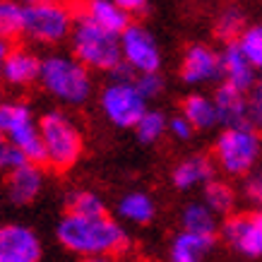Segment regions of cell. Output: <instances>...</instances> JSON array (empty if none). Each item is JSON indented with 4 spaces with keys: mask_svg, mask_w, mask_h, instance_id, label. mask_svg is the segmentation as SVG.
I'll return each instance as SVG.
<instances>
[{
    "mask_svg": "<svg viewBox=\"0 0 262 262\" xmlns=\"http://www.w3.org/2000/svg\"><path fill=\"white\" fill-rule=\"evenodd\" d=\"M166 130H168V120H166L164 113L161 111H147L142 116V120L135 125V135L142 144H154L166 135Z\"/></svg>",
    "mask_w": 262,
    "mask_h": 262,
    "instance_id": "484cf974",
    "label": "cell"
},
{
    "mask_svg": "<svg viewBox=\"0 0 262 262\" xmlns=\"http://www.w3.org/2000/svg\"><path fill=\"white\" fill-rule=\"evenodd\" d=\"M120 8L125 10L127 15H133V12L142 15V12H147V3L144 0H120Z\"/></svg>",
    "mask_w": 262,
    "mask_h": 262,
    "instance_id": "836d02e7",
    "label": "cell"
},
{
    "mask_svg": "<svg viewBox=\"0 0 262 262\" xmlns=\"http://www.w3.org/2000/svg\"><path fill=\"white\" fill-rule=\"evenodd\" d=\"M219 58H222L224 84H231V87L241 89V92H248L257 82L255 80V68L250 65V60L241 51L238 43H226L224 51L219 53Z\"/></svg>",
    "mask_w": 262,
    "mask_h": 262,
    "instance_id": "4fadbf2b",
    "label": "cell"
},
{
    "mask_svg": "<svg viewBox=\"0 0 262 262\" xmlns=\"http://www.w3.org/2000/svg\"><path fill=\"white\" fill-rule=\"evenodd\" d=\"M205 205L214 212L216 216L219 214H229L233 205H236V192L231 188L229 183L224 181H209L205 185Z\"/></svg>",
    "mask_w": 262,
    "mask_h": 262,
    "instance_id": "603a6c76",
    "label": "cell"
},
{
    "mask_svg": "<svg viewBox=\"0 0 262 262\" xmlns=\"http://www.w3.org/2000/svg\"><path fill=\"white\" fill-rule=\"evenodd\" d=\"M181 226L185 233H195V236H205V238H214L216 236V214L205 205V202H192L181 212Z\"/></svg>",
    "mask_w": 262,
    "mask_h": 262,
    "instance_id": "d6986e66",
    "label": "cell"
},
{
    "mask_svg": "<svg viewBox=\"0 0 262 262\" xmlns=\"http://www.w3.org/2000/svg\"><path fill=\"white\" fill-rule=\"evenodd\" d=\"M262 154V140L260 135L243 127H224L222 135L216 137L214 157L216 164L224 173L229 176H246L250 173Z\"/></svg>",
    "mask_w": 262,
    "mask_h": 262,
    "instance_id": "8992f818",
    "label": "cell"
},
{
    "mask_svg": "<svg viewBox=\"0 0 262 262\" xmlns=\"http://www.w3.org/2000/svg\"><path fill=\"white\" fill-rule=\"evenodd\" d=\"M84 15L96 22L101 29L111 34H123L130 27V15H127L125 10L120 8V3H113V0H94V3H89V8Z\"/></svg>",
    "mask_w": 262,
    "mask_h": 262,
    "instance_id": "e0dca14e",
    "label": "cell"
},
{
    "mask_svg": "<svg viewBox=\"0 0 262 262\" xmlns=\"http://www.w3.org/2000/svg\"><path fill=\"white\" fill-rule=\"evenodd\" d=\"M248 195L253 200H257V202H262V171L248 181Z\"/></svg>",
    "mask_w": 262,
    "mask_h": 262,
    "instance_id": "d6a6232c",
    "label": "cell"
},
{
    "mask_svg": "<svg viewBox=\"0 0 262 262\" xmlns=\"http://www.w3.org/2000/svg\"><path fill=\"white\" fill-rule=\"evenodd\" d=\"M246 125L257 135L262 133V80L246 92Z\"/></svg>",
    "mask_w": 262,
    "mask_h": 262,
    "instance_id": "f1b7e54d",
    "label": "cell"
},
{
    "mask_svg": "<svg viewBox=\"0 0 262 262\" xmlns=\"http://www.w3.org/2000/svg\"><path fill=\"white\" fill-rule=\"evenodd\" d=\"M43 190V171L39 164H24L22 168L5 176V195L12 205H32Z\"/></svg>",
    "mask_w": 262,
    "mask_h": 262,
    "instance_id": "7c38bea8",
    "label": "cell"
},
{
    "mask_svg": "<svg viewBox=\"0 0 262 262\" xmlns=\"http://www.w3.org/2000/svg\"><path fill=\"white\" fill-rule=\"evenodd\" d=\"M39 236L22 224L0 226V262H39Z\"/></svg>",
    "mask_w": 262,
    "mask_h": 262,
    "instance_id": "30bf717a",
    "label": "cell"
},
{
    "mask_svg": "<svg viewBox=\"0 0 262 262\" xmlns=\"http://www.w3.org/2000/svg\"><path fill=\"white\" fill-rule=\"evenodd\" d=\"M41 87L58 101L80 106L92 94V75L75 56L53 53L41 60Z\"/></svg>",
    "mask_w": 262,
    "mask_h": 262,
    "instance_id": "3957f363",
    "label": "cell"
},
{
    "mask_svg": "<svg viewBox=\"0 0 262 262\" xmlns=\"http://www.w3.org/2000/svg\"><path fill=\"white\" fill-rule=\"evenodd\" d=\"M34 123L32 108L24 101H0V133L3 137H10L19 127Z\"/></svg>",
    "mask_w": 262,
    "mask_h": 262,
    "instance_id": "7402d4cb",
    "label": "cell"
},
{
    "mask_svg": "<svg viewBox=\"0 0 262 262\" xmlns=\"http://www.w3.org/2000/svg\"><path fill=\"white\" fill-rule=\"evenodd\" d=\"M181 77L185 84H207V82L222 80V58L209 46L192 43L183 53Z\"/></svg>",
    "mask_w": 262,
    "mask_h": 262,
    "instance_id": "8fae6325",
    "label": "cell"
},
{
    "mask_svg": "<svg viewBox=\"0 0 262 262\" xmlns=\"http://www.w3.org/2000/svg\"><path fill=\"white\" fill-rule=\"evenodd\" d=\"M212 246H214V238L181 231L171 243V262H205Z\"/></svg>",
    "mask_w": 262,
    "mask_h": 262,
    "instance_id": "ffe728a7",
    "label": "cell"
},
{
    "mask_svg": "<svg viewBox=\"0 0 262 262\" xmlns=\"http://www.w3.org/2000/svg\"><path fill=\"white\" fill-rule=\"evenodd\" d=\"M168 133H171L176 140H188L195 130H192V125L183 118V116H173V118H168Z\"/></svg>",
    "mask_w": 262,
    "mask_h": 262,
    "instance_id": "1f68e13d",
    "label": "cell"
},
{
    "mask_svg": "<svg viewBox=\"0 0 262 262\" xmlns=\"http://www.w3.org/2000/svg\"><path fill=\"white\" fill-rule=\"evenodd\" d=\"M24 164H29V161H27V157H24V154L17 149V147H12L8 140L0 144V173L10 176L12 171L22 168Z\"/></svg>",
    "mask_w": 262,
    "mask_h": 262,
    "instance_id": "f546056e",
    "label": "cell"
},
{
    "mask_svg": "<svg viewBox=\"0 0 262 262\" xmlns=\"http://www.w3.org/2000/svg\"><path fill=\"white\" fill-rule=\"evenodd\" d=\"M183 118L192 125V130H209V127L219 125V116H216L214 99L207 94H190L183 101Z\"/></svg>",
    "mask_w": 262,
    "mask_h": 262,
    "instance_id": "ac0fdd59",
    "label": "cell"
},
{
    "mask_svg": "<svg viewBox=\"0 0 262 262\" xmlns=\"http://www.w3.org/2000/svg\"><path fill=\"white\" fill-rule=\"evenodd\" d=\"M72 56L77 58L87 70L118 72L123 56H120V36L101 29L87 15L75 19V29L70 34Z\"/></svg>",
    "mask_w": 262,
    "mask_h": 262,
    "instance_id": "7a4b0ae2",
    "label": "cell"
},
{
    "mask_svg": "<svg viewBox=\"0 0 262 262\" xmlns=\"http://www.w3.org/2000/svg\"><path fill=\"white\" fill-rule=\"evenodd\" d=\"M68 214L75 216H106L103 200L92 190H77L68 198Z\"/></svg>",
    "mask_w": 262,
    "mask_h": 262,
    "instance_id": "d4e9b609",
    "label": "cell"
},
{
    "mask_svg": "<svg viewBox=\"0 0 262 262\" xmlns=\"http://www.w3.org/2000/svg\"><path fill=\"white\" fill-rule=\"evenodd\" d=\"M56 236L70 253L87 257H111L127 246V233L116 219L108 216L65 214L58 222Z\"/></svg>",
    "mask_w": 262,
    "mask_h": 262,
    "instance_id": "6da1fadb",
    "label": "cell"
},
{
    "mask_svg": "<svg viewBox=\"0 0 262 262\" xmlns=\"http://www.w3.org/2000/svg\"><path fill=\"white\" fill-rule=\"evenodd\" d=\"M135 84H137V89L144 94V99L157 96L161 92V87H164L159 72H154V75H135Z\"/></svg>",
    "mask_w": 262,
    "mask_h": 262,
    "instance_id": "4dcf8cb0",
    "label": "cell"
},
{
    "mask_svg": "<svg viewBox=\"0 0 262 262\" xmlns=\"http://www.w3.org/2000/svg\"><path fill=\"white\" fill-rule=\"evenodd\" d=\"M118 214L130 224H149L154 219V200L142 190L125 192L118 202Z\"/></svg>",
    "mask_w": 262,
    "mask_h": 262,
    "instance_id": "44dd1931",
    "label": "cell"
},
{
    "mask_svg": "<svg viewBox=\"0 0 262 262\" xmlns=\"http://www.w3.org/2000/svg\"><path fill=\"white\" fill-rule=\"evenodd\" d=\"M214 106L219 123L224 127H243L246 125V92L231 87V84H222L214 92Z\"/></svg>",
    "mask_w": 262,
    "mask_h": 262,
    "instance_id": "2e32d148",
    "label": "cell"
},
{
    "mask_svg": "<svg viewBox=\"0 0 262 262\" xmlns=\"http://www.w3.org/2000/svg\"><path fill=\"white\" fill-rule=\"evenodd\" d=\"M238 46L255 70H262V24L248 27L238 39Z\"/></svg>",
    "mask_w": 262,
    "mask_h": 262,
    "instance_id": "83f0119b",
    "label": "cell"
},
{
    "mask_svg": "<svg viewBox=\"0 0 262 262\" xmlns=\"http://www.w3.org/2000/svg\"><path fill=\"white\" fill-rule=\"evenodd\" d=\"M3 142H5V137H3V133H0V144H3Z\"/></svg>",
    "mask_w": 262,
    "mask_h": 262,
    "instance_id": "8d00e7d4",
    "label": "cell"
},
{
    "mask_svg": "<svg viewBox=\"0 0 262 262\" xmlns=\"http://www.w3.org/2000/svg\"><path fill=\"white\" fill-rule=\"evenodd\" d=\"M103 116L108 118V123H113L116 127H133L142 120V116L147 108V99L137 89L135 77H127L123 72H116V77L111 82H106V87L101 89L99 96Z\"/></svg>",
    "mask_w": 262,
    "mask_h": 262,
    "instance_id": "5b68a950",
    "label": "cell"
},
{
    "mask_svg": "<svg viewBox=\"0 0 262 262\" xmlns=\"http://www.w3.org/2000/svg\"><path fill=\"white\" fill-rule=\"evenodd\" d=\"M171 181H173L178 190H192V188H200V185L205 188L209 181H214V164L202 154L185 157L171 171Z\"/></svg>",
    "mask_w": 262,
    "mask_h": 262,
    "instance_id": "5bb4252c",
    "label": "cell"
},
{
    "mask_svg": "<svg viewBox=\"0 0 262 262\" xmlns=\"http://www.w3.org/2000/svg\"><path fill=\"white\" fill-rule=\"evenodd\" d=\"M246 27V17L238 8H226L222 15L216 17L214 32L219 39H224L226 43H238V39L243 36V29Z\"/></svg>",
    "mask_w": 262,
    "mask_h": 262,
    "instance_id": "cb8c5ba5",
    "label": "cell"
},
{
    "mask_svg": "<svg viewBox=\"0 0 262 262\" xmlns=\"http://www.w3.org/2000/svg\"><path fill=\"white\" fill-rule=\"evenodd\" d=\"M10 43L5 39H0V77H3V68H5V63H8V56H10Z\"/></svg>",
    "mask_w": 262,
    "mask_h": 262,
    "instance_id": "e575fe53",
    "label": "cell"
},
{
    "mask_svg": "<svg viewBox=\"0 0 262 262\" xmlns=\"http://www.w3.org/2000/svg\"><path fill=\"white\" fill-rule=\"evenodd\" d=\"M222 233L226 243L231 248H236L241 255L262 257V209L226 219Z\"/></svg>",
    "mask_w": 262,
    "mask_h": 262,
    "instance_id": "9c48e42d",
    "label": "cell"
},
{
    "mask_svg": "<svg viewBox=\"0 0 262 262\" xmlns=\"http://www.w3.org/2000/svg\"><path fill=\"white\" fill-rule=\"evenodd\" d=\"M24 29V5L0 0V39H12Z\"/></svg>",
    "mask_w": 262,
    "mask_h": 262,
    "instance_id": "4316f807",
    "label": "cell"
},
{
    "mask_svg": "<svg viewBox=\"0 0 262 262\" xmlns=\"http://www.w3.org/2000/svg\"><path fill=\"white\" fill-rule=\"evenodd\" d=\"M41 140H43V154L46 164L56 171H68L82 157L84 140H82L80 127L65 111H48L39 120Z\"/></svg>",
    "mask_w": 262,
    "mask_h": 262,
    "instance_id": "277c9868",
    "label": "cell"
},
{
    "mask_svg": "<svg viewBox=\"0 0 262 262\" xmlns=\"http://www.w3.org/2000/svg\"><path fill=\"white\" fill-rule=\"evenodd\" d=\"M3 77L12 87H27L41 77V58L27 48H12L8 63L3 68Z\"/></svg>",
    "mask_w": 262,
    "mask_h": 262,
    "instance_id": "9a60e30c",
    "label": "cell"
},
{
    "mask_svg": "<svg viewBox=\"0 0 262 262\" xmlns=\"http://www.w3.org/2000/svg\"><path fill=\"white\" fill-rule=\"evenodd\" d=\"M72 12L60 3H29L24 5L22 34L39 43H60L72 34Z\"/></svg>",
    "mask_w": 262,
    "mask_h": 262,
    "instance_id": "52a82bcc",
    "label": "cell"
},
{
    "mask_svg": "<svg viewBox=\"0 0 262 262\" xmlns=\"http://www.w3.org/2000/svg\"><path fill=\"white\" fill-rule=\"evenodd\" d=\"M82 262H113L111 257H87V260H82Z\"/></svg>",
    "mask_w": 262,
    "mask_h": 262,
    "instance_id": "d590c367",
    "label": "cell"
},
{
    "mask_svg": "<svg viewBox=\"0 0 262 262\" xmlns=\"http://www.w3.org/2000/svg\"><path fill=\"white\" fill-rule=\"evenodd\" d=\"M120 56L135 75H154L161 68V48L154 34L142 24H130L120 34Z\"/></svg>",
    "mask_w": 262,
    "mask_h": 262,
    "instance_id": "ba28073f",
    "label": "cell"
}]
</instances>
